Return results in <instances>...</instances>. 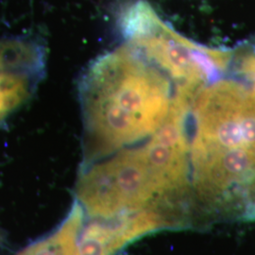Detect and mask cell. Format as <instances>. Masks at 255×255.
Wrapping results in <instances>:
<instances>
[{
	"instance_id": "obj_1",
	"label": "cell",
	"mask_w": 255,
	"mask_h": 255,
	"mask_svg": "<svg viewBox=\"0 0 255 255\" xmlns=\"http://www.w3.org/2000/svg\"><path fill=\"white\" fill-rule=\"evenodd\" d=\"M189 160L196 202L210 218L255 220V90L234 80L193 101Z\"/></svg>"
},
{
	"instance_id": "obj_7",
	"label": "cell",
	"mask_w": 255,
	"mask_h": 255,
	"mask_svg": "<svg viewBox=\"0 0 255 255\" xmlns=\"http://www.w3.org/2000/svg\"><path fill=\"white\" fill-rule=\"evenodd\" d=\"M118 27L124 40L133 42L156 33L164 23L147 0H125L119 6Z\"/></svg>"
},
{
	"instance_id": "obj_5",
	"label": "cell",
	"mask_w": 255,
	"mask_h": 255,
	"mask_svg": "<svg viewBox=\"0 0 255 255\" xmlns=\"http://www.w3.org/2000/svg\"><path fill=\"white\" fill-rule=\"evenodd\" d=\"M149 232V223L139 211L106 219H91L82 227L75 255H115Z\"/></svg>"
},
{
	"instance_id": "obj_6",
	"label": "cell",
	"mask_w": 255,
	"mask_h": 255,
	"mask_svg": "<svg viewBox=\"0 0 255 255\" xmlns=\"http://www.w3.org/2000/svg\"><path fill=\"white\" fill-rule=\"evenodd\" d=\"M84 220V210L79 201L52 233L29 244L16 255H75Z\"/></svg>"
},
{
	"instance_id": "obj_2",
	"label": "cell",
	"mask_w": 255,
	"mask_h": 255,
	"mask_svg": "<svg viewBox=\"0 0 255 255\" xmlns=\"http://www.w3.org/2000/svg\"><path fill=\"white\" fill-rule=\"evenodd\" d=\"M161 70L128 44L88 67L80 84L82 167L149 138L162 126L174 95L168 75Z\"/></svg>"
},
{
	"instance_id": "obj_3",
	"label": "cell",
	"mask_w": 255,
	"mask_h": 255,
	"mask_svg": "<svg viewBox=\"0 0 255 255\" xmlns=\"http://www.w3.org/2000/svg\"><path fill=\"white\" fill-rule=\"evenodd\" d=\"M75 195L90 219L112 218L164 203L162 188L140 146L123 148L82 167Z\"/></svg>"
},
{
	"instance_id": "obj_4",
	"label": "cell",
	"mask_w": 255,
	"mask_h": 255,
	"mask_svg": "<svg viewBox=\"0 0 255 255\" xmlns=\"http://www.w3.org/2000/svg\"><path fill=\"white\" fill-rule=\"evenodd\" d=\"M46 49L30 38L0 40V122L33 95L44 77Z\"/></svg>"
},
{
	"instance_id": "obj_8",
	"label": "cell",
	"mask_w": 255,
	"mask_h": 255,
	"mask_svg": "<svg viewBox=\"0 0 255 255\" xmlns=\"http://www.w3.org/2000/svg\"><path fill=\"white\" fill-rule=\"evenodd\" d=\"M4 235H3V233L0 231V245L3 243V241H4Z\"/></svg>"
}]
</instances>
